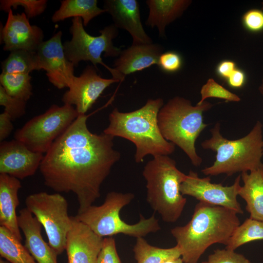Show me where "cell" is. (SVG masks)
<instances>
[{
  "mask_svg": "<svg viewBox=\"0 0 263 263\" xmlns=\"http://www.w3.org/2000/svg\"><path fill=\"white\" fill-rule=\"evenodd\" d=\"M96 69L94 65L87 66L79 76L75 77L62 96L64 104L75 106L79 115L85 114L107 87L119 82L113 78H102Z\"/></svg>",
  "mask_w": 263,
  "mask_h": 263,
  "instance_id": "13",
  "label": "cell"
},
{
  "mask_svg": "<svg viewBox=\"0 0 263 263\" xmlns=\"http://www.w3.org/2000/svg\"><path fill=\"white\" fill-rule=\"evenodd\" d=\"M0 263H10L9 262L4 261V260L0 259Z\"/></svg>",
  "mask_w": 263,
  "mask_h": 263,
  "instance_id": "41",
  "label": "cell"
},
{
  "mask_svg": "<svg viewBox=\"0 0 263 263\" xmlns=\"http://www.w3.org/2000/svg\"><path fill=\"white\" fill-rule=\"evenodd\" d=\"M259 90L262 94L263 95V76L262 80V83L259 88Z\"/></svg>",
  "mask_w": 263,
  "mask_h": 263,
  "instance_id": "40",
  "label": "cell"
},
{
  "mask_svg": "<svg viewBox=\"0 0 263 263\" xmlns=\"http://www.w3.org/2000/svg\"><path fill=\"white\" fill-rule=\"evenodd\" d=\"M142 174L146 181V200L151 208L164 222H176L187 203L180 191L187 174L178 169L175 161L168 155L153 157L145 165Z\"/></svg>",
  "mask_w": 263,
  "mask_h": 263,
  "instance_id": "5",
  "label": "cell"
},
{
  "mask_svg": "<svg viewBox=\"0 0 263 263\" xmlns=\"http://www.w3.org/2000/svg\"><path fill=\"white\" fill-rule=\"evenodd\" d=\"M134 198L132 193L111 191L107 194L102 205H92L75 217L103 238L122 234L138 238L160 230L159 221L154 214L148 218L141 214L139 221L134 224H128L121 218V210Z\"/></svg>",
  "mask_w": 263,
  "mask_h": 263,
  "instance_id": "7",
  "label": "cell"
},
{
  "mask_svg": "<svg viewBox=\"0 0 263 263\" xmlns=\"http://www.w3.org/2000/svg\"><path fill=\"white\" fill-rule=\"evenodd\" d=\"M182 64L181 57L178 53L168 51L161 55L157 65L165 72L173 73L178 71Z\"/></svg>",
  "mask_w": 263,
  "mask_h": 263,
  "instance_id": "35",
  "label": "cell"
},
{
  "mask_svg": "<svg viewBox=\"0 0 263 263\" xmlns=\"http://www.w3.org/2000/svg\"><path fill=\"white\" fill-rule=\"evenodd\" d=\"M242 22L248 31L257 33L263 30V11L252 9L246 12L242 17Z\"/></svg>",
  "mask_w": 263,
  "mask_h": 263,
  "instance_id": "34",
  "label": "cell"
},
{
  "mask_svg": "<svg viewBox=\"0 0 263 263\" xmlns=\"http://www.w3.org/2000/svg\"><path fill=\"white\" fill-rule=\"evenodd\" d=\"M241 179V175H238L232 185L224 186L222 183H212L209 177L201 178L196 172L190 170L180 186V191L183 195L192 197L199 202L242 214L244 211L237 200Z\"/></svg>",
  "mask_w": 263,
  "mask_h": 263,
  "instance_id": "11",
  "label": "cell"
},
{
  "mask_svg": "<svg viewBox=\"0 0 263 263\" xmlns=\"http://www.w3.org/2000/svg\"><path fill=\"white\" fill-rule=\"evenodd\" d=\"M245 75L241 70L236 69L227 79L228 85L234 88L242 87L245 83Z\"/></svg>",
  "mask_w": 263,
  "mask_h": 263,
  "instance_id": "38",
  "label": "cell"
},
{
  "mask_svg": "<svg viewBox=\"0 0 263 263\" xmlns=\"http://www.w3.org/2000/svg\"><path fill=\"white\" fill-rule=\"evenodd\" d=\"M47 1L46 0H1L0 9L8 13L12 7L16 9L18 7L22 6L29 19L43 13L47 7Z\"/></svg>",
  "mask_w": 263,
  "mask_h": 263,
  "instance_id": "29",
  "label": "cell"
},
{
  "mask_svg": "<svg viewBox=\"0 0 263 263\" xmlns=\"http://www.w3.org/2000/svg\"><path fill=\"white\" fill-rule=\"evenodd\" d=\"M37 52L17 50L10 52L8 56L1 62L2 73L29 74L40 70Z\"/></svg>",
  "mask_w": 263,
  "mask_h": 263,
  "instance_id": "26",
  "label": "cell"
},
{
  "mask_svg": "<svg viewBox=\"0 0 263 263\" xmlns=\"http://www.w3.org/2000/svg\"><path fill=\"white\" fill-rule=\"evenodd\" d=\"M44 34L38 26L31 25L25 13L14 14L12 9L0 34L4 51L25 50L36 52L43 42Z\"/></svg>",
  "mask_w": 263,
  "mask_h": 263,
  "instance_id": "14",
  "label": "cell"
},
{
  "mask_svg": "<svg viewBox=\"0 0 263 263\" xmlns=\"http://www.w3.org/2000/svg\"><path fill=\"white\" fill-rule=\"evenodd\" d=\"M163 48L157 43L132 44L122 50L115 59L113 69L125 77L126 75L157 65Z\"/></svg>",
  "mask_w": 263,
  "mask_h": 263,
  "instance_id": "19",
  "label": "cell"
},
{
  "mask_svg": "<svg viewBox=\"0 0 263 263\" xmlns=\"http://www.w3.org/2000/svg\"><path fill=\"white\" fill-rule=\"evenodd\" d=\"M263 125L258 121L244 137L229 140L220 133L217 123L210 130L211 137L201 143L203 149L216 152L213 165L203 169L205 175L215 176L225 174L231 176L237 172H248L263 168Z\"/></svg>",
  "mask_w": 263,
  "mask_h": 263,
  "instance_id": "4",
  "label": "cell"
},
{
  "mask_svg": "<svg viewBox=\"0 0 263 263\" xmlns=\"http://www.w3.org/2000/svg\"></svg>",
  "mask_w": 263,
  "mask_h": 263,
  "instance_id": "42",
  "label": "cell"
},
{
  "mask_svg": "<svg viewBox=\"0 0 263 263\" xmlns=\"http://www.w3.org/2000/svg\"><path fill=\"white\" fill-rule=\"evenodd\" d=\"M237 214L224 207L198 203L190 221L170 230L183 263H197L206 250L214 244L226 245L240 225Z\"/></svg>",
  "mask_w": 263,
  "mask_h": 263,
  "instance_id": "2",
  "label": "cell"
},
{
  "mask_svg": "<svg viewBox=\"0 0 263 263\" xmlns=\"http://www.w3.org/2000/svg\"><path fill=\"white\" fill-rule=\"evenodd\" d=\"M87 117L77 116L45 153L39 167L46 186L76 195L78 213L100 197L102 184L121 156L114 149V137L91 132Z\"/></svg>",
  "mask_w": 263,
  "mask_h": 263,
  "instance_id": "1",
  "label": "cell"
},
{
  "mask_svg": "<svg viewBox=\"0 0 263 263\" xmlns=\"http://www.w3.org/2000/svg\"><path fill=\"white\" fill-rule=\"evenodd\" d=\"M21 187L19 179L0 174V225L20 241L22 237L16 210L19 204L18 192Z\"/></svg>",
  "mask_w": 263,
  "mask_h": 263,
  "instance_id": "20",
  "label": "cell"
},
{
  "mask_svg": "<svg viewBox=\"0 0 263 263\" xmlns=\"http://www.w3.org/2000/svg\"><path fill=\"white\" fill-rule=\"evenodd\" d=\"M212 106L206 101L194 106L189 100L175 96L162 106L158 114V124L164 138L179 147L195 167L202 162L196 152L195 142L208 125L203 122V113Z\"/></svg>",
  "mask_w": 263,
  "mask_h": 263,
  "instance_id": "6",
  "label": "cell"
},
{
  "mask_svg": "<svg viewBox=\"0 0 263 263\" xmlns=\"http://www.w3.org/2000/svg\"><path fill=\"white\" fill-rule=\"evenodd\" d=\"M12 119L7 113L3 112L0 114V141H4L11 133L13 125Z\"/></svg>",
  "mask_w": 263,
  "mask_h": 263,
  "instance_id": "36",
  "label": "cell"
},
{
  "mask_svg": "<svg viewBox=\"0 0 263 263\" xmlns=\"http://www.w3.org/2000/svg\"><path fill=\"white\" fill-rule=\"evenodd\" d=\"M26 102L8 94L0 85V105L4 107L12 121L20 117L25 113Z\"/></svg>",
  "mask_w": 263,
  "mask_h": 263,
  "instance_id": "31",
  "label": "cell"
},
{
  "mask_svg": "<svg viewBox=\"0 0 263 263\" xmlns=\"http://www.w3.org/2000/svg\"><path fill=\"white\" fill-rule=\"evenodd\" d=\"M104 9L110 14L116 27L130 33L132 38V44L153 43L142 24L139 5L137 0H106Z\"/></svg>",
  "mask_w": 263,
  "mask_h": 263,
  "instance_id": "17",
  "label": "cell"
},
{
  "mask_svg": "<svg viewBox=\"0 0 263 263\" xmlns=\"http://www.w3.org/2000/svg\"><path fill=\"white\" fill-rule=\"evenodd\" d=\"M78 115L73 106L54 104L44 113L33 117L18 130L15 139L34 152L46 153Z\"/></svg>",
  "mask_w": 263,
  "mask_h": 263,
  "instance_id": "9",
  "label": "cell"
},
{
  "mask_svg": "<svg viewBox=\"0 0 263 263\" xmlns=\"http://www.w3.org/2000/svg\"><path fill=\"white\" fill-rule=\"evenodd\" d=\"M149 9L146 25L156 27L161 38L166 37L165 28L180 17L191 3L189 0H147Z\"/></svg>",
  "mask_w": 263,
  "mask_h": 263,
  "instance_id": "21",
  "label": "cell"
},
{
  "mask_svg": "<svg viewBox=\"0 0 263 263\" xmlns=\"http://www.w3.org/2000/svg\"><path fill=\"white\" fill-rule=\"evenodd\" d=\"M244 185L238 195L246 202L249 218L263 221V168L241 173Z\"/></svg>",
  "mask_w": 263,
  "mask_h": 263,
  "instance_id": "22",
  "label": "cell"
},
{
  "mask_svg": "<svg viewBox=\"0 0 263 263\" xmlns=\"http://www.w3.org/2000/svg\"><path fill=\"white\" fill-rule=\"evenodd\" d=\"M95 263H122L117 251L115 239L112 236L104 238L102 247Z\"/></svg>",
  "mask_w": 263,
  "mask_h": 263,
  "instance_id": "33",
  "label": "cell"
},
{
  "mask_svg": "<svg viewBox=\"0 0 263 263\" xmlns=\"http://www.w3.org/2000/svg\"><path fill=\"white\" fill-rule=\"evenodd\" d=\"M203 263H251L245 256L235 250L217 249L208 257L207 261Z\"/></svg>",
  "mask_w": 263,
  "mask_h": 263,
  "instance_id": "32",
  "label": "cell"
},
{
  "mask_svg": "<svg viewBox=\"0 0 263 263\" xmlns=\"http://www.w3.org/2000/svg\"><path fill=\"white\" fill-rule=\"evenodd\" d=\"M261 240H263V221L248 218L236 228L225 248L235 250L245 244Z\"/></svg>",
  "mask_w": 263,
  "mask_h": 263,
  "instance_id": "27",
  "label": "cell"
},
{
  "mask_svg": "<svg viewBox=\"0 0 263 263\" xmlns=\"http://www.w3.org/2000/svg\"><path fill=\"white\" fill-rule=\"evenodd\" d=\"M20 229L25 237V246L38 263H57V254L43 239L41 225L26 208L18 215Z\"/></svg>",
  "mask_w": 263,
  "mask_h": 263,
  "instance_id": "18",
  "label": "cell"
},
{
  "mask_svg": "<svg viewBox=\"0 0 263 263\" xmlns=\"http://www.w3.org/2000/svg\"><path fill=\"white\" fill-rule=\"evenodd\" d=\"M25 204L26 208L43 226L50 246L58 255L63 253L72 225L66 199L58 193L40 192L28 196Z\"/></svg>",
  "mask_w": 263,
  "mask_h": 263,
  "instance_id": "10",
  "label": "cell"
},
{
  "mask_svg": "<svg viewBox=\"0 0 263 263\" xmlns=\"http://www.w3.org/2000/svg\"><path fill=\"white\" fill-rule=\"evenodd\" d=\"M163 263H184L181 258L175 259L173 260L169 261L168 262H166Z\"/></svg>",
  "mask_w": 263,
  "mask_h": 263,
  "instance_id": "39",
  "label": "cell"
},
{
  "mask_svg": "<svg viewBox=\"0 0 263 263\" xmlns=\"http://www.w3.org/2000/svg\"><path fill=\"white\" fill-rule=\"evenodd\" d=\"M103 239L75 217H72L65 249L68 263H95Z\"/></svg>",
  "mask_w": 263,
  "mask_h": 263,
  "instance_id": "16",
  "label": "cell"
},
{
  "mask_svg": "<svg viewBox=\"0 0 263 263\" xmlns=\"http://www.w3.org/2000/svg\"><path fill=\"white\" fill-rule=\"evenodd\" d=\"M133 251L137 263H163L181 256L176 245L171 248H160L149 244L144 237L136 238Z\"/></svg>",
  "mask_w": 263,
  "mask_h": 263,
  "instance_id": "24",
  "label": "cell"
},
{
  "mask_svg": "<svg viewBox=\"0 0 263 263\" xmlns=\"http://www.w3.org/2000/svg\"><path fill=\"white\" fill-rule=\"evenodd\" d=\"M84 26L81 18L72 19L70 28L72 38L63 44L67 58L74 67L82 61L91 62L96 68L98 64H100L110 72L113 78L123 81L125 77L104 63L101 58L103 53L105 57H118L121 54V49L115 46L113 41L118 35V28L113 23L100 30L99 36H93L85 31Z\"/></svg>",
  "mask_w": 263,
  "mask_h": 263,
  "instance_id": "8",
  "label": "cell"
},
{
  "mask_svg": "<svg viewBox=\"0 0 263 263\" xmlns=\"http://www.w3.org/2000/svg\"><path fill=\"white\" fill-rule=\"evenodd\" d=\"M96 0H63L52 17V21L57 22L70 18H80L87 26L95 17L106 12L97 5Z\"/></svg>",
  "mask_w": 263,
  "mask_h": 263,
  "instance_id": "23",
  "label": "cell"
},
{
  "mask_svg": "<svg viewBox=\"0 0 263 263\" xmlns=\"http://www.w3.org/2000/svg\"><path fill=\"white\" fill-rule=\"evenodd\" d=\"M0 255L10 263H38L21 241L2 226H0Z\"/></svg>",
  "mask_w": 263,
  "mask_h": 263,
  "instance_id": "25",
  "label": "cell"
},
{
  "mask_svg": "<svg viewBox=\"0 0 263 263\" xmlns=\"http://www.w3.org/2000/svg\"><path fill=\"white\" fill-rule=\"evenodd\" d=\"M42 153L34 152L20 141H3L0 145V174L19 179L34 175L43 158Z\"/></svg>",
  "mask_w": 263,
  "mask_h": 263,
  "instance_id": "15",
  "label": "cell"
},
{
  "mask_svg": "<svg viewBox=\"0 0 263 263\" xmlns=\"http://www.w3.org/2000/svg\"><path fill=\"white\" fill-rule=\"evenodd\" d=\"M235 63L231 60H224L217 66L216 72L221 77L226 79L236 69Z\"/></svg>",
  "mask_w": 263,
  "mask_h": 263,
  "instance_id": "37",
  "label": "cell"
},
{
  "mask_svg": "<svg viewBox=\"0 0 263 263\" xmlns=\"http://www.w3.org/2000/svg\"><path fill=\"white\" fill-rule=\"evenodd\" d=\"M59 31L43 41L37 50L41 70L48 80L58 89L69 88L75 77L74 66L66 57Z\"/></svg>",
  "mask_w": 263,
  "mask_h": 263,
  "instance_id": "12",
  "label": "cell"
},
{
  "mask_svg": "<svg viewBox=\"0 0 263 263\" xmlns=\"http://www.w3.org/2000/svg\"><path fill=\"white\" fill-rule=\"evenodd\" d=\"M29 74H6L0 75V85L9 95L27 102L33 94Z\"/></svg>",
  "mask_w": 263,
  "mask_h": 263,
  "instance_id": "28",
  "label": "cell"
},
{
  "mask_svg": "<svg viewBox=\"0 0 263 263\" xmlns=\"http://www.w3.org/2000/svg\"><path fill=\"white\" fill-rule=\"evenodd\" d=\"M201 99L198 104H201L209 97H215L225 99L227 101L238 102L241 98L219 83L213 79L209 78L201 90Z\"/></svg>",
  "mask_w": 263,
  "mask_h": 263,
  "instance_id": "30",
  "label": "cell"
},
{
  "mask_svg": "<svg viewBox=\"0 0 263 263\" xmlns=\"http://www.w3.org/2000/svg\"><path fill=\"white\" fill-rule=\"evenodd\" d=\"M164 105L161 98L150 99L140 109L122 113L114 108L109 116V125L103 133L120 137L136 147L134 160L140 163L151 155H169L175 150V145L163 136L158 124V114Z\"/></svg>",
  "mask_w": 263,
  "mask_h": 263,
  "instance_id": "3",
  "label": "cell"
}]
</instances>
